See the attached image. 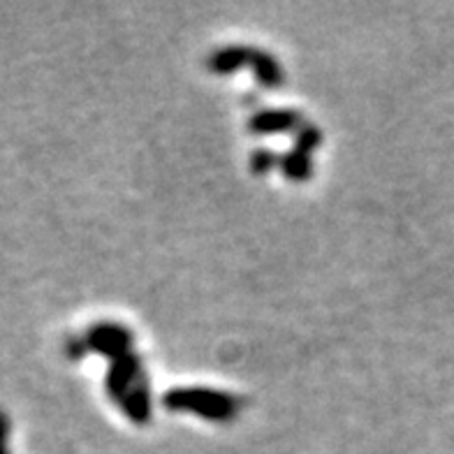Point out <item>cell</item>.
I'll return each instance as SVG.
<instances>
[{
	"label": "cell",
	"instance_id": "obj_2",
	"mask_svg": "<svg viewBox=\"0 0 454 454\" xmlns=\"http://www.w3.org/2000/svg\"><path fill=\"white\" fill-rule=\"evenodd\" d=\"M246 66L253 67L257 84L264 89H278L286 82V72L274 54L251 47V44H227V47L215 49L207 59V70L214 74H232Z\"/></svg>",
	"mask_w": 454,
	"mask_h": 454
},
{
	"label": "cell",
	"instance_id": "obj_10",
	"mask_svg": "<svg viewBox=\"0 0 454 454\" xmlns=\"http://www.w3.org/2000/svg\"><path fill=\"white\" fill-rule=\"evenodd\" d=\"M7 434H10V427H7L5 418L0 415V454H7Z\"/></svg>",
	"mask_w": 454,
	"mask_h": 454
},
{
	"label": "cell",
	"instance_id": "obj_8",
	"mask_svg": "<svg viewBox=\"0 0 454 454\" xmlns=\"http://www.w3.org/2000/svg\"><path fill=\"white\" fill-rule=\"evenodd\" d=\"M323 130L316 126H311V123H304V126L299 128L297 132H294V146L293 149L297 151H304V153H309L311 156L313 151L323 144Z\"/></svg>",
	"mask_w": 454,
	"mask_h": 454
},
{
	"label": "cell",
	"instance_id": "obj_9",
	"mask_svg": "<svg viewBox=\"0 0 454 454\" xmlns=\"http://www.w3.org/2000/svg\"><path fill=\"white\" fill-rule=\"evenodd\" d=\"M278 165V156H274L271 151L257 149L251 156V172L253 174H267Z\"/></svg>",
	"mask_w": 454,
	"mask_h": 454
},
{
	"label": "cell",
	"instance_id": "obj_5",
	"mask_svg": "<svg viewBox=\"0 0 454 454\" xmlns=\"http://www.w3.org/2000/svg\"><path fill=\"white\" fill-rule=\"evenodd\" d=\"M304 123V116L297 109H262L253 114L248 128L253 135H281V132H297Z\"/></svg>",
	"mask_w": 454,
	"mask_h": 454
},
{
	"label": "cell",
	"instance_id": "obj_3",
	"mask_svg": "<svg viewBox=\"0 0 454 454\" xmlns=\"http://www.w3.org/2000/svg\"><path fill=\"white\" fill-rule=\"evenodd\" d=\"M79 343H82V348H89L96 355L109 357L114 362V359L132 353L135 334H132L130 327L121 323H96L93 327L86 329L84 339Z\"/></svg>",
	"mask_w": 454,
	"mask_h": 454
},
{
	"label": "cell",
	"instance_id": "obj_6",
	"mask_svg": "<svg viewBox=\"0 0 454 454\" xmlns=\"http://www.w3.org/2000/svg\"><path fill=\"white\" fill-rule=\"evenodd\" d=\"M119 408H121V412H123V415L130 419L132 425L142 427L149 422L153 408H151V392H149V380H146V373H144L137 383L128 389V395L119 401Z\"/></svg>",
	"mask_w": 454,
	"mask_h": 454
},
{
	"label": "cell",
	"instance_id": "obj_1",
	"mask_svg": "<svg viewBox=\"0 0 454 454\" xmlns=\"http://www.w3.org/2000/svg\"><path fill=\"white\" fill-rule=\"evenodd\" d=\"M169 412H188L209 422H232L241 412V399L214 387H172L162 395Z\"/></svg>",
	"mask_w": 454,
	"mask_h": 454
},
{
	"label": "cell",
	"instance_id": "obj_7",
	"mask_svg": "<svg viewBox=\"0 0 454 454\" xmlns=\"http://www.w3.org/2000/svg\"><path fill=\"white\" fill-rule=\"evenodd\" d=\"M278 168H281V172L286 174L287 179L293 181H306L311 179L313 174V160L309 153H304V151H287V153H283V156H278Z\"/></svg>",
	"mask_w": 454,
	"mask_h": 454
},
{
	"label": "cell",
	"instance_id": "obj_4",
	"mask_svg": "<svg viewBox=\"0 0 454 454\" xmlns=\"http://www.w3.org/2000/svg\"><path fill=\"white\" fill-rule=\"evenodd\" d=\"M142 376H144V366L137 353H128L123 355V357L114 359L112 364H109L107 380H105L109 399L119 406V401L128 395V389L137 383Z\"/></svg>",
	"mask_w": 454,
	"mask_h": 454
}]
</instances>
